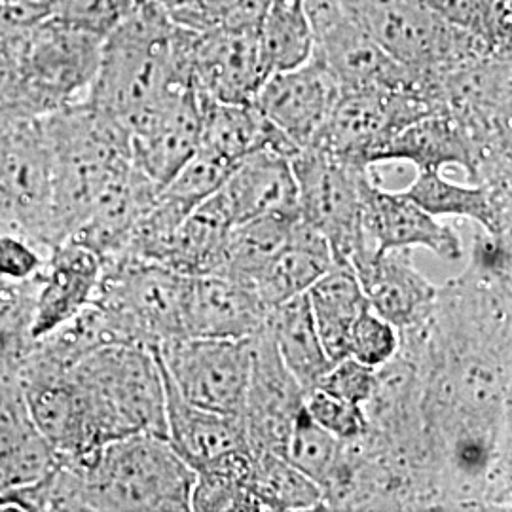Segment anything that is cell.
Masks as SVG:
<instances>
[{
  "instance_id": "obj_1",
  "label": "cell",
  "mask_w": 512,
  "mask_h": 512,
  "mask_svg": "<svg viewBox=\"0 0 512 512\" xmlns=\"http://www.w3.org/2000/svg\"><path fill=\"white\" fill-rule=\"evenodd\" d=\"M194 31L156 0H137L103 38L88 103L128 131L179 88L192 86Z\"/></svg>"
},
{
  "instance_id": "obj_2",
  "label": "cell",
  "mask_w": 512,
  "mask_h": 512,
  "mask_svg": "<svg viewBox=\"0 0 512 512\" xmlns=\"http://www.w3.org/2000/svg\"><path fill=\"white\" fill-rule=\"evenodd\" d=\"M44 124L52 156V232L59 245L133 160L128 131L88 101L46 116Z\"/></svg>"
},
{
  "instance_id": "obj_3",
  "label": "cell",
  "mask_w": 512,
  "mask_h": 512,
  "mask_svg": "<svg viewBox=\"0 0 512 512\" xmlns=\"http://www.w3.org/2000/svg\"><path fill=\"white\" fill-rule=\"evenodd\" d=\"M97 446L148 433L165 439V385L154 351L131 344L93 349L67 368Z\"/></svg>"
},
{
  "instance_id": "obj_4",
  "label": "cell",
  "mask_w": 512,
  "mask_h": 512,
  "mask_svg": "<svg viewBox=\"0 0 512 512\" xmlns=\"http://www.w3.org/2000/svg\"><path fill=\"white\" fill-rule=\"evenodd\" d=\"M103 38L50 16L42 19L0 67V109L46 118L84 103L99 69Z\"/></svg>"
},
{
  "instance_id": "obj_5",
  "label": "cell",
  "mask_w": 512,
  "mask_h": 512,
  "mask_svg": "<svg viewBox=\"0 0 512 512\" xmlns=\"http://www.w3.org/2000/svg\"><path fill=\"white\" fill-rule=\"evenodd\" d=\"M82 465L88 512L190 511L196 473L162 437L112 440Z\"/></svg>"
},
{
  "instance_id": "obj_6",
  "label": "cell",
  "mask_w": 512,
  "mask_h": 512,
  "mask_svg": "<svg viewBox=\"0 0 512 512\" xmlns=\"http://www.w3.org/2000/svg\"><path fill=\"white\" fill-rule=\"evenodd\" d=\"M188 277L137 256L103 262L93 298L116 344L162 348L184 336Z\"/></svg>"
},
{
  "instance_id": "obj_7",
  "label": "cell",
  "mask_w": 512,
  "mask_h": 512,
  "mask_svg": "<svg viewBox=\"0 0 512 512\" xmlns=\"http://www.w3.org/2000/svg\"><path fill=\"white\" fill-rule=\"evenodd\" d=\"M342 4L385 54L412 76L418 90L461 61L492 52L480 38L440 18L427 0H342Z\"/></svg>"
},
{
  "instance_id": "obj_8",
  "label": "cell",
  "mask_w": 512,
  "mask_h": 512,
  "mask_svg": "<svg viewBox=\"0 0 512 512\" xmlns=\"http://www.w3.org/2000/svg\"><path fill=\"white\" fill-rule=\"evenodd\" d=\"M291 164L300 219L327 239L336 264L353 266L372 249L363 228V186L372 165L353 164L317 147L296 152Z\"/></svg>"
},
{
  "instance_id": "obj_9",
  "label": "cell",
  "mask_w": 512,
  "mask_h": 512,
  "mask_svg": "<svg viewBox=\"0 0 512 512\" xmlns=\"http://www.w3.org/2000/svg\"><path fill=\"white\" fill-rule=\"evenodd\" d=\"M0 230L54 249L52 156L44 118L0 109Z\"/></svg>"
},
{
  "instance_id": "obj_10",
  "label": "cell",
  "mask_w": 512,
  "mask_h": 512,
  "mask_svg": "<svg viewBox=\"0 0 512 512\" xmlns=\"http://www.w3.org/2000/svg\"><path fill=\"white\" fill-rule=\"evenodd\" d=\"M433 112L431 101L414 86L340 92L313 147L353 164L376 165L399 131Z\"/></svg>"
},
{
  "instance_id": "obj_11",
  "label": "cell",
  "mask_w": 512,
  "mask_h": 512,
  "mask_svg": "<svg viewBox=\"0 0 512 512\" xmlns=\"http://www.w3.org/2000/svg\"><path fill=\"white\" fill-rule=\"evenodd\" d=\"M154 353L186 403L241 416L251 370V338H181Z\"/></svg>"
},
{
  "instance_id": "obj_12",
  "label": "cell",
  "mask_w": 512,
  "mask_h": 512,
  "mask_svg": "<svg viewBox=\"0 0 512 512\" xmlns=\"http://www.w3.org/2000/svg\"><path fill=\"white\" fill-rule=\"evenodd\" d=\"M304 6L313 35L311 57L332 74L340 92L414 86L412 76L385 54L342 0H304Z\"/></svg>"
},
{
  "instance_id": "obj_13",
  "label": "cell",
  "mask_w": 512,
  "mask_h": 512,
  "mask_svg": "<svg viewBox=\"0 0 512 512\" xmlns=\"http://www.w3.org/2000/svg\"><path fill=\"white\" fill-rule=\"evenodd\" d=\"M306 391L279 357L266 329L251 336V370L241 420L251 452H285L294 423L304 412Z\"/></svg>"
},
{
  "instance_id": "obj_14",
  "label": "cell",
  "mask_w": 512,
  "mask_h": 512,
  "mask_svg": "<svg viewBox=\"0 0 512 512\" xmlns=\"http://www.w3.org/2000/svg\"><path fill=\"white\" fill-rule=\"evenodd\" d=\"M202 107L194 88L169 93L129 129L133 165L158 190L169 183L200 148Z\"/></svg>"
},
{
  "instance_id": "obj_15",
  "label": "cell",
  "mask_w": 512,
  "mask_h": 512,
  "mask_svg": "<svg viewBox=\"0 0 512 512\" xmlns=\"http://www.w3.org/2000/svg\"><path fill=\"white\" fill-rule=\"evenodd\" d=\"M363 228L376 253L425 249L448 262L463 258V243L456 228L427 213L403 190L384 188L374 165L363 186Z\"/></svg>"
},
{
  "instance_id": "obj_16",
  "label": "cell",
  "mask_w": 512,
  "mask_h": 512,
  "mask_svg": "<svg viewBox=\"0 0 512 512\" xmlns=\"http://www.w3.org/2000/svg\"><path fill=\"white\" fill-rule=\"evenodd\" d=\"M340 97V86L315 59L270 74L256 93L255 107L298 152L317 143Z\"/></svg>"
},
{
  "instance_id": "obj_17",
  "label": "cell",
  "mask_w": 512,
  "mask_h": 512,
  "mask_svg": "<svg viewBox=\"0 0 512 512\" xmlns=\"http://www.w3.org/2000/svg\"><path fill=\"white\" fill-rule=\"evenodd\" d=\"M192 86L220 103L247 105L270 76L262 59L258 31H194Z\"/></svg>"
},
{
  "instance_id": "obj_18",
  "label": "cell",
  "mask_w": 512,
  "mask_h": 512,
  "mask_svg": "<svg viewBox=\"0 0 512 512\" xmlns=\"http://www.w3.org/2000/svg\"><path fill=\"white\" fill-rule=\"evenodd\" d=\"M162 376L167 427L165 440L196 475L228 467L251 456L241 416L211 412L186 403L167 380L164 370Z\"/></svg>"
},
{
  "instance_id": "obj_19",
  "label": "cell",
  "mask_w": 512,
  "mask_h": 512,
  "mask_svg": "<svg viewBox=\"0 0 512 512\" xmlns=\"http://www.w3.org/2000/svg\"><path fill=\"white\" fill-rule=\"evenodd\" d=\"M366 302L399 332L421 325L435 308L439 285L414 264L412 249H370L353 266Z\"/></svg>"
},
{
  "instance_id": "obj_20",
  "label": "cell",
  "mask_w": 512,
  "mask_h": 512,
  "mask_svg": "<svg viewBox=\"0 0 512 512\" xmlns=\"http://www.w3.org/2000/svg\"><path fill=\"white\" fill-rule=\"evenodd\" d=\"M101 274V258L86 245L74 239L55 245L33 296L31 340L54 332L90 308Z\"/></svg>"
},
{
  "instance_id": "obj_21",
  "label": "cell",
  "mask_w": 512,
  "mask_h": 512,
  "mask_svg": "<svg viewBox=\"0 0 512 512\" xmlns=\"http://www.w3.org/2000/svg\"><path fill=\"white\" fill-rule=\"evenodd\" d=\"M270 308L253 287L224 275L188 277L184 336L245 340L264 329Z\"/></svg>"
},
{
  "instance_id": "obj_22",
  "label": "cell",
  "mask_w": 512,
  "mask_h": 512,
  "mask_svg": "<svg viewBox=\"0 0 512 512\" xmlns=\"http://www.w3.org/2000/svg\"><path fill=\"white\" fill-rule=\"evenodd\" d=\"M219 194L234 224L268 215L300 217L291 158L268 148L239 160Z\"/></svg>"
},
{
  "instance_id": "obj_23",
  "label": "cell",
  "mask_w": 512,
  "mask_h": 512,
  "mask_svg": "<svg viewBox=\"0 0 512 512\" xmlns=\"http://www.w3.org/2000/svg\"><path fill=\"white\" fill-rule=\"evenodd\" d=\"M403 192L437 219L473 220L486 234L512 236V186L456 183L439 169H418Z\"/></svg>"
},
{
  "instance_id": "obj_24",
  "label": "cell",
  "mask_w": 512,
  "mask_h": 512,
  "mask_svg": "<svg viewBox=\"0 0 512 512\" xmlns=\"http://www.w3.org/2000/svg\"><path fill=\"white\" fill-rule=\"evenodd\" d=\"M57 461L23 401L18 378L0 380V497L46 475Z\"/></svg>"
},
{
  "instance_id": "obj_25",
  "label": "cell",
  "mask_w": 512,
  "mask_h": 512,
  "mask_svg": "<svg viewBox=\"0 0 512 512\" xmlns=\"http://www.w3.org/2000/svg\"><path fill=\"white\" fill-rule=\"evenodd\" d=\"M198 93V92H196ZM200 97L202 107V141L200 147L209 150L230 164H238L256 150H275L293 158L298 152L289 139L272 126L255 103L234 105Z\"/></svg>"
},
{
  "instance_id": "obj_26",
  "label": "cell",
  "mask_w": 512,
  "mask_h": 512,
  "mask_svg": "<svg viewBox=\"0 0 512 512\" xmlns=\"http://www.w3.org/2000/svg\"><path fill=\"white\" fill-rule=\"evenodd\" d=\"M404 162L418 169L461 167L475 177L476 152L465 131L444 112L427 114L399 131L380 152L376 165Z\"/></svg>"
},
{
  "instance_id": "obj_27",
  "label": "cell",
  "mask_w": 512,
  "mask_h": 512,
  "mask_svg": "<svg viewBox=\"0 0 512 512\" xmlns=\"http://www.w3.org/2000/svg\"><path fill=\"white\" fill-rule=\"evenodd\" d=\"M334 266L336 258L327 239L298 219L281 249L256 281L255 291L272 310L298 294L308 293L311 285Z\"/></svg>"
},
{
  "instance_id": "obj_28",
  "label": "cell",
  "mask_w": 512,
  "mask_h": 512,
  "mask_svg": "<svg viewBox=\"0 0 512 512\" xmlns=\"http://www.w3.org/2000/svg\"><path fill=\"white\" fill-rule=\"evenodd\" d=\"M232 228L228 207L215 192L177 226L158 264L186 277L215 274Z\"/></svg>"
},
{
  "instance_id": "obj_29",
  "label": "cell",
  "mask_w": 512,
  "mask_h": 512,
  "mask_svg": "<svg viewBox=\"0 0 512 512\" xmlns=\"http://www.w3.org/2000/svg\"><path fill=\"white\" fill-rule=\"evenodd\" d=\"M266 329L274 340L279 357L291 370L296 382L302 385L306 395L317 389L334 361H330L321 344L306 293L274 306L268 313Z\"/></svg>"
},
{
  "instance_id": "obj_30",
  "label": "cell",
  "mask_w": 512,
  "mask_h": 512,
  "mask_svg": "<svg viewBox=\"0 0 512 512\" xmlns=\"http://www.w3.org/2000/svg\"><path fill=\"white\" fill-rule=\"evenodd\" d=\"M311 317L330 361L349 355V334L368 308L365 293L349 264H336L308 289Z\"/></svg>"
},
{
  "instance_id": "obj_31",
  "label": "cell",
  "mask_w": 512,
  "mask_h": 512,
  "mask_svg": "<svg viewBox=\"0 0 512 512\" xmlns=\"http://www.w3.org/2000/svg\"><path fill=\"white\" fill-rule=\"evenodd\" d=\"M283 456L321 488L325 511H334L351 473L348 440L330 435L304 410L294 423Z\"/></svg>"
},
{
  "instance_id": "obj_32",
  "label": "cell",
  "mask_w": 512,
  "mask_h": 512,
  "mask_svg": "<svg viewBox=\"0 0 512 512\" xmlns=\"http://www.w3.org/2000/svg\"><path fill=\"white\" fill-rule=\"evenodd\" d=\"M300 217L268 215L234 224L215 275H224L255 289L256 281L289 236Z\"/></svg>"
},
{
  "instance_id": "obj_33",
  "label": "cell",
  "mask_w": 512,
  "mask_h": 512,
  "mask_svg": "<svg viewBox=\"0 0 512 512\" xmlns=\"http://www.w3.org/2000/svg\"><path fill=\"white\" fill-rule=\"evenodd\" d=\"M249 486L260 511H325L321 488L275 452H253Z\"/></svg>"
},
{
  "instance_id": "obj_34",
  "label": "cell",
  "mask_w": 512,
  "mask_h": 512,
  "mask_svg": "<svg viewBox=\"0 0 512 512\" xmlns=\"http://www.w3.org/2000/svg\"><path fill=\"white\" fill-rule=\"evenodd\" d=\"M258 42L268 74L306 63L313 35L304 0H272L258 27Z\"/></svg>"
},
{
  "instance_id": "obj_35",
  "label": "cell",
  "mask_w": 512,
  "mask_h": 512,
  "mask_svg": "<svg viewBox=\"0 0 512 512\" xmlns=\"http://www.w3.org/2000/svg\"><path fill=\"white\" fill-rule=\"evenodd\" d=\"M440 18L480 38L492 52L512 54V0H427Z\"/></svg>"
},
{
  "instance_id": "obj_36",
  "label": "cell",
  "mask_w": 512,
  "mask_h": 512,
  "mask_svg": "<svg viewBox=\"0 0 512 512\" xmlns=\"http://www.w3.org/2000/svg\"><path fill=\"white\" fill-rule=\"evenodd\" d=\"M251 456L239 459L228 467H220L196 475L190 497V511L198 512H258L255 495L249 486Z\"/></svg>"
},
{
  "instance_id": "obj_37",
  "label": "cell",
  "mask_w": 512,
  "mask_h": 512,
  "mask_svg": "<svg viewBox=\"0 0 512 512\" xmlns=\"http://www.w3.org/2000/svg\"><path fill=\"white\" fill-rule=\"evenodd\" d=\"M399 344V330L368 306L349 334V357L370 368H380L395 357Z\"/></svg>"
},
{
  "instance_id": "obj_38",
  "label": "cell",
  "mask_w": 512,
  "mask_h": 512,
  "mask_svg": "<svg viewBox=\"0 0 512 512\" xmlns=\"http://www.w3.org/2000/svg\"><path fill=\"white\" fill-rule=\"evenodd\" d=\"M54 249L16 230H0V281L23 285L38 279Z\"/></svg>"
},
{
  "instance_id": "obj_39",
  "label": "cell",
  "mask_w": 512,
  "mask_h": 512,
  "mask_svg": "<svg viewBox=\"0 0 512 512\" xmlns=\"http://www.w3.org/2000/svg\"><path fill=\"white\" fill-rule=\"evenodd\" d=\"M137 0H48L50 18L105 37Z\"/></svg>"
},
{
  "instance_id": "obj_40",
  "label": "cell",
  "mask_w": 512,
  "mask_h": 512,
  "mask_svg": "<svg viewBox=\"0 0 512 512\" xmlns=\"http://www.w3.org/2000/svg\"><path fill=\"white\" fill-rule=\"evenodd\" d=\"M304 410L319 427L340 440H355L368 429L365 408L336 399L321 389L306 395Z\"/></svg>"
},
{
  "instance_id": "obj_41",
  "label": "cell",
  "mask_w": 512,
  "mask_h": 512,
  "mask_svg": "<svg viewBox=\"0 0 512 512\" xmlns=\"http://www.w3.org/2000/svg\"><path fill=\"white\" fill-rule=\"evenodd\" d=\"M374 385H376V368L363 365L348 355L332 363L327 374L321 378L317 389L346 403L365 406L374 393Z\"/></svg>"
},
{
  "instance_id": "obj_42",
  "label": "cell",
  "mask_w": 512,
  "mask_h": 512,
  "mask_svg": "<svg viewBox=\"0 0 512 512\" xmlns=\"http://www.w3.org/2000/svg\"><path fill=\"white\" fill-rule=\"evenodd\" d=\"M48 16L46 6L0 4V67L14 57L38 23Z\"/></svg>"
},
{
  "instance_id": "obj_43",
  "label": "cell",
  "mask_w": 512,
  "mask_h": 512,
  "mask_svg": "<svg viewBox=\"0 0 512 512\" xmlns=\"http://www.w3.org/2000/svg\"><path fill=\"white\" fill-rule=\"evenodd\" d=\"M177 25L203 31L209 8L215 0H156Z\"/></svg>"
},
{
  "instance_id": "obj_44",
  "label": "cell",
  "mask_w": 512,
  "mask_h": 512,
  "mask_svg": "<svg viewBox=\"0 0 512 512\" xmlns=\"http://www.w3.org/2000/svg\"><path fill=\"white\" fill-rule=\"evenodd\" d=\"M0 4H37L48 8V0H0Z\"/></svg>"
}]
</instances>
